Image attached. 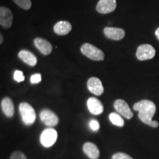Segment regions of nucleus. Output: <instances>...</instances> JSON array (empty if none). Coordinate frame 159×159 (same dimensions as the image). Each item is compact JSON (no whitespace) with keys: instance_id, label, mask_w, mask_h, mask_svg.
Masks as SVG:
<instances>
[{"instance_id":"f257e3e1","label":"nucleus","mask_w":159,"mask_h":159,"mask_svg":"<svg viewBox=\"0 0 159 159\" xmlns=\"http://www.w3.org/2000/svg\"><path fill=\"white\" fill-rule=\"evenodd\" d=\"M134 109L139 111V118L144 124L152 128L158 127V122L152 119L156 111V105L153 102L148 99H143L135 103Z\"/></svg>"},{"instance_id":"f03ea898","label":"nucleus","mask_w":159,"mask_h":159,"mask_svg":"<svg viewBox=\"0 0 159 159\" xmlns=\"http://www.w3.org/2000/svg\"><path fill=\"white\" fill-rule=\"evenodd\" d=\"M19 112L21 120L25 125H31L34 123L36 114L34 108L29 103L21 102L19 105Z\"/></svg>"},{"instance_id":"7ed1b4c3","label":"nucleus","mask_w":159,"mask_h":159,"mask_svg":"<svg viewBox=\"0 0 159 159\" xmlns=\"http://www.w3.org/2000/svg\"><path fill=\"white\" fill-rule=\"evenodd\" d=\"M81 52L83 53L85 56L89 57V59L93 60V61H103L105 57L104 52L102 50L94 47L91 43H85L82 45L80 48Z\"/></svg>"},{"instance_id":"20e7f679","label":"nucleus","mask_w":159,"mask_h":159,"mask_svg":"<svg viewBox=\"0 0 159 159\" xmlns=\"http://www.w3.org/2000/svg\"><path fill=\"white\" fill-rule=\"evenodd\" d=\"M57 139V133L55 129H45L40 136V142L45 148H50L55 144Z\"/></svg>"},{"instance_id":"39448f33","label":"nucleus","mask_w":159,"mask_h":159,"mask_svg":"<svg viewBox=\"0 0 159 159\" xmlns=\"http://www.w3.org/2000/svg\"><path fill=\"white\" fill-rule=\"evenodd\" d=\"M156 55V49L150 44H142L138 47L136 57L139 61H146L153 58Z\"/></svg>"},{"instance_id":"423d86ee","label":"nucleus","mask_w":159,"mask_h":159,"mask_svg":"<svg viewBox=\"0 0 159 159\" xmlns=\"http://www.w3.org/2000/svg\"><path fill=\"white\" fill-rule=\"evenodd\" d=\"M40 119L43 124L49 128L56 126L59 121L57 115L49 109H43L41 111Z\"/></svg>"},{"instance_id":"0eeeda50","label":"nucleus","mask_w":159,"mask_h":159,"mask_svg":"<svg viewBox=\"0 0 159 159\" xmlns=\"http://www.w3.org/2000/svg\"><path fill=\"white\" fill-rule=\"evenodd\" d=\"M114 106L115 110L118 112V114L124 116L127 119H130L134 116V114H133L132 111L130 110L128 104L123 99H116L114 103Z\"/></svg>"},{"instance_id":"6e6552de","label":"nucleus","mask_w":159,"mask_h":159,"mask_svg":"<svg viewBox=\"0 0 159 159\" xmlns=\"http://www.w3.org/2000/svg\"><path fill=\"white\" fill-rule=\"evenodd\" d=\"M116 8V0H99L97 5V11L102 14L112 13Z\"/></svg>"},{"instance_id":"1a4fd4ad","label":"nucleus","mask_w":159,"mask_h":159,"mask_svg":"<svg viewBox=\"0 0 159 159\" xmlns=\"http://www.w3.org/2000/svg\"><path fill=\"white\" fill-rule=\"evenodd\" d=\"M13 16L11 10L7 7H0V25L2 27L7 29L11 27L13 24Z\"/></svg>"},{"instance_id":"9d476101","label":"nucleus","mask_w":159,"mask_h":159,"mask_svg":"<svg viewBox=\"0 0 159 159\" xmlns=\"http://www.w3.org/2000/svg\"><path fill=\"white\" fill-rule=\"evenodd\" d=\"M87 87L90 92L97 96H100L104 92V88H103L102 82L97 77H91L87 82Z\"/></svg>"},{"instance_id":"9b49d317","label":"nucleus","mask_w":159,"mask_h":159,"mask_svg":"<svg viewBox=\"0 0 159 159\" xmlns=\"http://www.w3.org/2000/svg\"><path fill=\"white\" fill-rule=\"evenodd\" d=\"M104 34L109 39L114 41L122 40L125 35V32L123 29L117 28V27H107L104 29Z\"/></svg>"},{"instance_id":"f8f14e48","label":"nucleus","mask_w":159,"mask_h":159,"mask_svg":"<svg viewBox=\"0 0 159 159\" xmlns=\"http://www.w3.org/2000/svg\"><path fill=\"white\" fill-rule=\"evenodd\" d=\"M87 107L90 113L94 115L101 114L104 111L102 103L94 97H90L87 100Z\"/></svg>"},{"instance_id":"ddd939ff","label":"nucleus","mask_w":159,"mask_h":159,"mask_svg":"<svg viewBox=\"0 0 159 159\" xmlns=\"http://www.w3.org/2000/svg\"><path fill=\"white\" fill-rule=\"evenodd\" d=\"M34 44L36 48L44 55H49L52 51V47L51 43L48 41L41 39V38L35 39Z\"/></svg>"},{"instance_id":"4468645a","label":"nucleus","mask_w":159,"mask_h":159,"mask_svg":"<svg viewBox=\"0 0 159 159\" xmlns=\"http://www.w3.org/2000/svg\"><path fill=\"white\" fill-rule=\"evenodd\" d=\"M19 57L24 63L30 66H35L37 64V57L27 49H22L19 52Z\"/></svg>"},{"instance_id":"2eb2a0df","label":"nucleus","mask_w":159,"mask_h":159,"mask_svg":"<svg viewBox=\"0 0 159 159\" xmlns=\"http://www.w3.org/2000/svg\"><path fill=\"white\" fill-rule=\"evenodd\" d=\"M83 152L90 159H97L99 157V151L96 144L86 142L83 145Z\"/></svg>"},{"instance_id":"dca6fc26","label":"nucleus","mask_w":159,"mask_h":159,"mask_svg":"<svg viewBox=\"0 0 159 159\" xmlns=\"http://www.w3.org/2000/svg\"><path fill=\"white\" fill-rule=\"evenodd\" d=\"M71 28V25L69 21H61L55 25L54 31L59 35H66L70 33Z\"/></svg>"},{"instance_id":"f3484780","label":"nucleus","mask_w":159,"mask_h":159,"mask_svg":"<svg viewBox=\"0 0 159 159\" xmlns=\"http://www.w3.org/2000/svg\"><path fill=\"white\" fill-rule=\"evenodd\" d=\"M2 110L6 116L12 117L14 114V105L9 97H5L1 102Z\"/></svg>"},{"instance_id":"a211bd4d","label":"nucleus","mask_w":159,"mask_h":159,"mask_svg":"<svg viewBox=\"0 0 159 159\" xmlns=\"http://www.w3.org/2000/svg\"><path fill=\"white\" fill-rule=\"evenodd\" d=\"M109 119L113 125H116L118 127H123L124 126V120L122 118L120 114H116V113H111L109 115Z\"/></svg>"},{"instance_id":"6ab92c4d","label":"nucleus","mask_w":159,"mask_h":159,"mask_svg":"<svg viewBox=\"0 0 159 159\" xmlns=\"http://www.w3.org/2000/svg\"><path fill=\"white\" fill-rule=\"evenodd\" d=\"M13 2L24 10L30 9L32 6L31 0H13Z\"/></svg>"},{"instance_id":"aec40b11","label":"nucleus","mask_w":159,"mask_h":159,"mask_svg":"<svg viewBox=\"0 0 159 159\" xmlns=\"http://www.w3.org/2000/svg\"><path fill=\"white\" fill-rule=\"evenodd\" d=\"M13 78H14V80L16 81V82L20 83L25 80V77L24 76L22 71L19 70H16L14 72V75H13Z\"/></svg>"},{"instance_id":"412c9836","label":"nucleus","mask_w":159,"mask_h":159,"mask_svg":"<svg viewBox=\"0 0 159 159\" xmlns=\"http://www.w3.org/2000/svg\"><path fill=\"white\" fill-rule=\"evenodd\" d=\"M10 159H27V158L23 152H20V151H16V152H13V153L11 154Z\"/></svg>"},{"instance_id":"4be33fe9","label":"nucleus","mask_w":159,"mask_h":159,"mask_svg":"<svg viewBox=\"0 0 159 159\" xmlns=\"http://www.w3.org/2000/svg\"><path fill=\"white\" fill-rule=\"evenodd\" d=\"M112 159H134L130 156L124 153V152H117L113 155Z\"/></svg>"},{"instance_id":"5701e85b","label":"nucleus","mask_w":159,"mask_h":159,"mask_svg":"<svg viewBox=\"0 0 159 159\" xmlns=\"http://www.w3.org/2000/svg\"><path fill=\"white\" fill-rule=\"evenodd\" d=\"M89 127H90L92 130L94 131L98 130L99 128V124L98 121L95 120V119H92V120H91L90 122H89Z\"/></svg>"},{"instance_id":"b1692460","label":"nucleus","mask_w":159,"mask_h":159,"mask_svg":"<svg viewBox=\"0 0 159 159\" xmlns=\"http://www.w3.org/2000/svg\"><path fill=\"white\" fill-rule=\"evenodd\" d=\"M30 81L33 84H36L41 81V75L40 74H35L32 75L30 77Z\"/></svg>"},{"instance_id":"393cba45","label":"nucleus","mask_w":159,"mask_h":159,"mask_svg":"<svg viewBox=\"0 0 159 159\" xmlns=\"http://www.w3.org/2000/svg\"><path fill=\"white\" fill-rule=\"evenodd\" d=\"M156 35L157 39H158L159 40V27H158V29L156 30Z\"/></svg>"},{"instance_id":"a878e982","label":"nucleus","mask_w":159,"mask_h":159,"mask_svg":"<svg viewBox=\"0 0 159 159\" xmlns=\"http://www.w3.org/2000/svg\"><path fill=\"white\" fill-rule=\"evenodd\" d=\"M3 42V35L2 34H0V43H2Z\"/></svg>"}]
</instances>
